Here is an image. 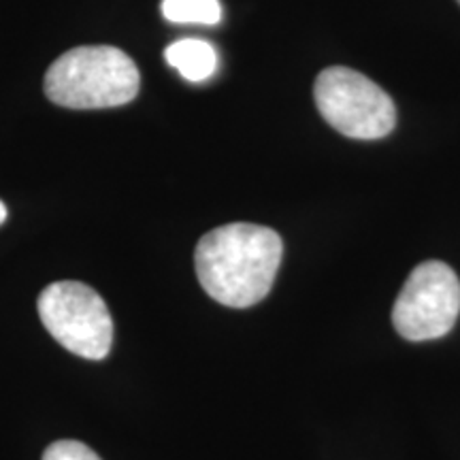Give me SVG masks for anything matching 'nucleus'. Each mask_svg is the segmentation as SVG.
Wrapping results in <instances>:
<instances>
[{
	"instance_id": "1",
	"label": "nucleus",
	"mask_w": 460,
	"mask_h": 460,
	"mask_svg": "<svg viewBox=\"0 0 460 460\" xmlns=\"http://www.w3.org/2000/svg\"><path fill=\"white\" fill-rule=\"evenodd\" d=\"M284 243L273 228L234 222L200 237L194 267L203 290L226 307L261 303L278 278Z\"/></svg>"
},
{
	"instance_id": "2",
	"label": "nucleus",
	"mask_w": 460,
	"mask_h": 460,
	"mask_svg": "<svg viewBox=\"0 0 460 460\" xmlns=\"http://www.w3.org/2000/svg\"><path fill=\"white\" fill-rule=\"evenodd\" d=\"M139 85L135 60L111 45L68 49L45 73V94L66 109L122 107L135 101Z\"/></svg>"
},
{
	"instance_id": "3",
	"label": "nucleus",
	"mask_w": 460,
	"mask_h": 460,
	"mask_svg": "<svg viewBox=\"0 0 460 460\" xmlns=\"http://www.w3.org/2000/svg\"><path fill=\"white\" fill-rule=\"evenodd\" d=\"M322 118L349 139H384L396 126L394 101L376 82L348 66H331L315 79Z\"/></svg>"
},
{
	"instance_id": "4",
	"label": "nucleus",
	"mask_w": 460,
	"mask_h": 460,
	"mask_svg": "<svg viewBox=\"0 0 460 460\" xmlns=\"http://www.w3.org/2000/svg\"><path fill=\"white\" fill-rule=\"evenodd\" d=\"M39 318L68 352L102 360L111 352L113 318L96 290L82 281H56L39 295Z\"/></svg>"
},
{
	"instance_id": "5",
	"label": "nucleus",
	"mask_w": 460,
	"mask_h": 460,
	"mask_svg": "<svg viewBox=\"0 0 460 460\" xmlns=\"http://www.w3.org/2000/svg\"><path fill=\"white\" fill-rule=\"evenodd\" d=\"M460 315V279L450 264H418L401 288L393 307V324L407 341L446 337Z\"/></svg>"
},
{
	"instance_id": "6",
	"label": "nucleus",
	"mask_w": 460,
	"mask_h": 460,
	"mask_svg": "<svg viewBox=\"0 0 460 460\" xmlns=\"http://www.w3.org/2000/svg\"><path fill=\"white\" fill-rule=\"evenodd\" d=\"M166 62L192 84L207 82L217 68V54L214 45L203 39H181L171 43L164 51Z\"/></svg>"
},
{
	"instance_id": "7",
	"label": "nucleus",
	"mask_w": 460,
	"mask_h": 460,
	"mask_svg": "<svg viewBox=\"0 0 460 460\" xmlns=\"http://www.w3.org/2000/svg\"><path fill=\"white\" fill-rule=\"evenodd\" d=\"M163 13L175 24H220V0H163Z\"/></svg>"
},
{
	"instance_id": "8",
	"label": "nucleus",
	"mask_w": 460,
	"mask_h": 460,
	"mask_svg": "<svg viewBox=\"0 0 460 460\" xmlns=\"http://www.w3.org/2000/svg\"><path fill=\"white\" fill-rule=\"evenodd\" d=\"M43 460H101V456L82 441L62 439L43 452Z\"/></svg>"
},
{
	"instance_id": "9",
	"label": "nucleus",
	"mask_w": 460,
	"mask_h": 460,
	"mask_svg": "<svg viewBox=\"0 0 460 460\" xmlns=\"http://www.w3.org/2000/svg\"><path fill=\"white\" fill-rule=\"evenodd\" d=\"M4 220H7V207H4L3 200H0V226H3Z\"/></svg>"
},
{
	"instance_id": "10",
	"label": "nucleus",
	"mask_w": 460,
	"mask_h": 460,
	"mask_svg": "<svg viewBox=\"0 0 460 460\" xmlns=\"http://www.w3.org/2000/svg\"><path fill=\"white\" fill-rule=\"evenodd\" d=\"M456 3H458V4H460V0H456Z\"/></svg>"
}]
</instances>
